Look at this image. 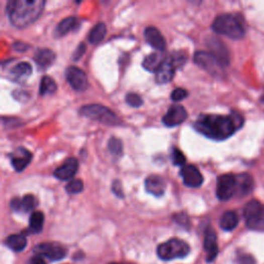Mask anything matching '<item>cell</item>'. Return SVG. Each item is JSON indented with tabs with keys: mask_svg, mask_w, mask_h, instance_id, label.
<instances>
[{
	"mask_svg": "<svg viewBox=\"0 0 264 264\" xmlns=\"http://www.w3.org/2000/svg\"><path fill=\"white\" fill-rule=\"evenodd\" d=\"M45 216L42 212H33L29 219V230L32 233L42 232L44 227Z\"/></svg>",
	"mask_w": 264,
	"mask_h": 264,
	"instance_id": "29",
	"label": "cell"
},
{
	"mask_svg": "<svg viewBox=\"0 0 264 264\" xmlns=\"http://www.w3.org/2000/svg\"><path fill=\"white\" fill-rule=\"evenodd\" d=\"M85 51H86V46H85V44H80L78 47H77V49L75 50V52H74V54H73V56H72V59L73 60H78L80 57H82L84 54H85Z\"/></svg>",
	"mask_w": 264,
	"mask_h": 264,
	"instance_id": "38",
	"label": "cell"
},
{
	"mask_svg": "<svg viewBox=\"0 0 264 264\" xmlns=\"http://www.w3.org/2000/svg\"><path fill=\"white\" fill-rule=\"evenodd\" d=\"M77 26H78V20L75 17H68L66 19H63L62 21L57 25L55 29V35L61 37L67 34L69 31L74 30Z\"/></svg>",
	"mask_w": 264,
	"mask_h": 264,
	"instance_id": "25",
	"label": "cell"
},
{
	"mask_svg": "<svg viewBox=\"0 0 264 264\" xmlns=\"http://www.w3.org/2000/svg\"><path fill=\"white\" fill-rule=\"evenodd\" d=\"M212 28L216 33L228 36L232 39H239L245 35V28L240 20L231 14L218 16L215 19Z\"/></svg>",
	"mask_w": 264,
	"mask_h": 264,
	"instance_id": "3",
	"label": "cell"
},
{
	"mask_svg": "<svg viewBox=\"0 0 264 264\" xmlns=\"http://www.w3.org/2000/svg\"><path fill=\"white\" fill-rule=\"evenodd\" d=\"M238 224V217L235 212L227 211L222 215L220 219V227L223 230L231 231L233 230Z\"/></svg>",
	"mask_w": 264,
	"mask_h": 264,
	"instance_id": "27",
	"label": "cell"
},
{
	"mask_svg": "<svg viewBox=\"0 0 264 264\" xmlns=\"http://www.w3.org/2000/svg\"><path fill=\"white\" fill-rule=\"evenodd\" d=\"M205 250L207 253V261L212 262L216 259L219 249L217 243V235L213 228L209 227L205 233Z\"/></svg>",
	"mask_w": 264,
	"mask_h": 264,
	"instance_id": "18",
	"label": "cell"
},
{
	"mask_svg": "<svg viewBox=\"0 0 264 264\" xmlns=\"http://www.w3.org/2000/svg\"><path fill=\"white\" fill-rule=\"evenodd\" d=\"M57 90V85L55 80L48 75L43 76V78L40 79L39 84V94L40 95H51L55 93Z\"/></svg>",
	"mask_w": 264,
	"mask_h": 264,
	"instance_id": "30",
	"label": "cell"
},
{
	"mask_svg": "<svg viewBox=\"0 0 264 264\" xmlns=\"http://www.w3.org/2000/svg\"><path fill=\"white\" fill-rule=\"evenodd\" d=\"M217 197L222 200H229L236 194V178L233 174H223L217 181Z\"/></svg>",
	"mask_w": 264,
	"mask_h": 264,
	"instance_id": "7",
	"label": "cell"
},
{
	"mask_svg": "<svg viewBox=\"0 0 264 264\" xmlns=\"http://www.w3.org/2000/svg\"><path fill=\"white\" fill-rule=\"evenodd\" d=\"M65 76L67 82L72 89L76 91H85L88 87V78L80 68L76 66H69L65 71Z\"/></svg>",
	"mask_w": 264,
	"mask_h": 264,
	"instance_id": "10",
	"label": "cell"
},
{
	"mask_svg": "<svg viewBox=\"0 0 264 264\" xmlns=\"http://www.w3.org/2000/svg\"><path fill=\"white\" fill-rule=\"evenodd\" d=\"M32 67L28 62H20L10 70V78L16 83H23L30 76Z\"/></svg>",
	"mask_w": 264,
	"mask_h": 264,
	"instance_id": "21",
	"label": "cell"
},
{
	"mask_svg": "<svg viewBox=\"0 0 264 264\" xmlns=\"http://www.w3.org/2000/svg\"><path fill=\"white\" fill-rule=\"evenodd\" d=\"M6 245L15 252H21L27 246V239L23 234H12L6 239Z\"/></svg>",
	"mask_w": 264,
	"mask_h": 264,
	"instance_id": "26",
	"label": "cell"
},
{
	"mask_svg": "<svg viewBox=\"0 0 264 264\" xmlns=\"http://www.w3.org/2000/svg\"><path fill=\"white\" fill-rule=\"evenodd\" d=\"M236 194L242 196L247 195L253 190V179L247 174L241 173L236 175Z\"/></svg>",
	"mask_w": 264,
	"mask_h": 264,
	"instance_id": "23",
	"label": "cell"
},
{
	"mask_svg": "<svg viewBox=\"0 0 264 264\" xmlns=\"http://www.w3.org/2000/svg\"><path fill=\"white\" fill-rule=\"evenodd\" d=\"M45 5L44 0H11L7 5L10 22L17 28H25L42 15Z\"/></svg>",
	"mask_w": 264,
	"mask_h": 264,
	"instance_id": "2",
	"label": "cell"
},
{
	"mask_svg": "<svg viewBox=\"0 0 264 264\" xmlns=\"http://www.w3.org/2000/svg\"><path fill=\"white\" fill-rule=\"evenodd\" d=\"M243 217L246 224L250 229L262 230L264 229V206L257 200L248 202L243 210Z\"/></svg>",
	"mask_w": 264,
	"mask_h": 264,
	"instance_id": "6",
	"label": "cell"
},
{
	"mask_svg": "<svg viewBox=\"0 0 264 264\" xmlns=\"http://www.w3.org/2000/svg\"><path fill=\"white\" fill-rule=\"evenodd\" d=\"M194 62L213 75H218L221 73L222 66L219 63V61L216 59V57L211 53L204 51H199L195 53Z\"/></svg>",
	"mask_w": 264,
	"mask_h": 264,
	"instance_id": "9",
	"label": "cell"
},
{
	"mask_svg": "<svg viewBox=\"0 0 264 264\" xmlns=\"http://www.w3.org/2000/svg\"><path fill=\"white\" fill-rule=\"evenodd\" d=\"M209 47L211 49V54H213L216 57L221 66L222 67L228 66L230 58H229V53L226 47L224 46V44H222L220 39L213 37L209 42Z\"/></svg>",
	"mask_w": 264,
	"mask_h": 264,
	"instance_id": "15",
	"label": "cell"
},
{
	"mask_svg": "<svg viewBox=\"0 0 264 264\" xmlns=\"http://www.w3.org/2000/svg\"><path fill=\"white\" fill-rule=\"evenodd\" d=\"M164 61H165V58L162 54L152 53L144 59L143 66L145 69H147L149 71L156 72L161 67V65L163 64Z\"/></svg>",
	"mask_w": 264,
	"mask_h": 264,
	"instance_id": "24",
	"label": "cell"
},
{
	"mask_svg": "<svg viewBox=\"0 0 264 264\" xmlns=\"http://www.w3.org/2000/svg\"><path fill=\"white\" fill-rule=\"evenodd\" d=\"M111 264H122V263H111Z\"/></svg>",
	"mask_w": 264,
	"mask_h": 264,
	"instance_id": "41",
	"label": "cell"
},
{
	"mask_svg": "<svg viewBox=\"0 0 264 264\" xmlns=\"http://www.w3.org/2000/svg\"><path fill=\"white\" fill-rule=\"evenodd\" d=\"M109 151L110 153L115 156V157H120L123 153V145H122V141L119 138L112 137L109 140Z\"/></svg>",
	"mask_w": 264,
	"mask_h": 264,
	"instance_id": "31",
	"label": "cell"
},
{
	"mask_svg": "<svg viewBox=\"0 0 264 264\" xmlns=\"http://www.w3.org/2000/svg\"><path fill=\"white\" fill-rule=\"evenodd\" d=\"M171 159H172V163L177 166H184L186 163V158L184 153L180 151L178 148L172 149V154H171Z\"/></svg>",
	"mask_w": 264,
	"mask_h": 264,
	"instance_id": "33",
	"label": "cell"
},
{
	"mask_svg": "<svg viewBox=\"0 0 264 264\" xmlns=\"http://www.w3.org/2000/svg\"><path fill=\"white\" fill-rule=\"evenodd\" d=\"M145 38L147 40V43L151 45L154 49L162 52L164 51L166 48V42L163 35L161 34V32L155 28V27H148L145 30Z\"/></svg>",
	"mask_w": 264,
	"mask_h": 264,
	"instance_id": "20",
	"label": "cell"
},
{
	"mask_svg": "<svg viewBox=\"0 0 264 264\" xmlns=\"http://www.w3.org/2000/svg\"><path fill=\"white\" fill-rule=\"evenodd\" d=\"M14 47H15L16 51H26V48H27V46H26L25 44L20 43V42L16 43V44L14 45Z\"/></svg>",
	"mask_w": 264,
	"mask_h": 264,
	"instance_id": "40",
	"label": "cell"
},
{
	"mask_svg": "<svg viewBox=\"0 0 264 264\" xmlns=\"http://www.w3.org/2000/svg\"><path fill=\"white\" fill-rule=\"evenodd\" d=\"M181 177L183 178V181H184V184L191 188H198L204 183V177L192 164L184 165L182 167Z\"/></svg>",
	"mask_w": 264,
	"mask_h": 264,
	"instance_id": "13",
	"label": "cell"
},
{
	"mask_svg": "<svg viewBox=\"0 0 264 264\" xmlns=\"http://www.w3.org/2000/svg\"><path fill=\"white\" fill-rule=\"evenodd\" d=\"M84 189V183L80 180H72L65 186V190L69 194L80 193Z\"/></svg>",
	"mask_w": 264,
	"mask_h": 264,
	"instance_id": "32",
	"label": "cell"
},
{
	"mask_svg": "<svg viewBox=\"0 0 264 264\" xmlns=\"http://www.w3.org/2000/svg\"><path fill=\"white\" fill-rule=\"evenodd\" d=\"M34 253L50 259L51 261L62 260L66 256V250L58 242H43L34 248Z\"/></svg>",
	"mask_w": 264,
	"mask_h": 264,
	"instance_id": "8",
	"label": "cell"
},
{
	"mask_svg": "<svg viewBox=\"0 0 264 264\" xmlns=\"http://www.w3.org/2000/svg\"><path fill=\"white\" fill-rule=\"evenodd\" d=\"M146 190L154 196H162L165 192L166 183L165 180L156 174H152L146 179L145 182Z\"/></svg>",
	"mask_w": 264,
	"mask_h": 264,
	"instance_id": "17",
	"label": "cell"
},
{
	"mask_svg": "<svg viewBox=\"0 0 264 264\" xmlns=\"http://www.w3.org/2000/svg\"><path fill=\"white\" fill-rule=\"evenodd\" d=\"M55 59L56 55L50 49H39L34 55L36 64L42 69H47L48 67H50L55 62Z\"/></svg>",
	"mask_w": 264,
	"mask_h": 264,
	"instance_id": "22",
	"label": "cell"
},
{
	"mask_svg": "<svg viewBox=\"0 0 264 264\" xmlns=\"http://www.w3.org/2000/svg\"><path fill=\"white\" fill-rule=\"evenodd\" d=\"M112 190L114 192V194L120 198H124V192H123V188H122V184L120 183V181H114L113 183V186H112Z\"/></svg>",
	"mask_w": 264,
	"mask_h": 264,
	"instance_id": "37",
	"label": "cell"
},
{
	"mask_svg": "<svg viewBox=\"0 0 264 264\" xmlns=\"http://www.w3.org/2000/svg\"><path fill=\"white\" fill-rule=\"evenodd\" d=\"M10 159L15 170L18 172H21L29 165L32 160V154L27 149L21 147L15 149L10 154Z\"/></svg>",
	"mask_w": 264,
	"mask_h": 264,
	"instance_id": "11",
	"label": "cell"
},
{
	"mask_svg": "<svg viewBox=\"0 0 264 264\" xmlns=\"http://www.w3.org/2000/svg\"><path fill=\"white\" fill-rule=\"evenodd\" d=\"M28 264H48L47 261L45 260V258L40 255H34L33 257H31L28 261Z\"/></svg>",
	"mask_w": 264,
	"mask_h": 264,
	"instance_id": "39",
	"label": "cell"
},
{
	"mask_svg": "<svg viewBox=\"0 0 264 264\" xmlns=\"http://www.w3.org/2000/svg\"><path fill=\"white\" fill-rule=\"evenodd\" d=\"M189 252L190 247L188 243L179 238H171L165 242H162L157 248L158 257L165 261L184 258Z\"/></svg>",
	"mask_w": 264,
	"mask_h": 264,
	"instance_id": "5",
	"label": "cell"
},
{
	"mask_svg": "<svg viewBox=\"0 0 264 264\" xmlns=\"http://www.w3.org/2000/svg\"><path fill=\"white\" fill-rule=\"evenodd\" d=\"M186 119L187 111L185 110V108L180 105H173L168 109L163 118H162V122L167 127H174L182 124Z\"/></svg>",
	"mask_w": 264,
	"mask_h": 264,
	"instance_id": "12",
	"label": "cell"
},
{
	"mask_svg": "<svg viewBox=\"0 0 264 264\" xmlns=\"http://www.w3.org/2000/svg\"><path fill=\"white\" fill-rule=\"evenodd\" d=\"M236 264H256L253 256L249 254H240L236 257Z\"/></svg>",
	"mask_w": 264,
	"mask_h": 264,
	"instance_id": "36",
	"label": "cell"
},
{
	"mask_svg": "<svg viewBox=\"0 0 264 264\" xmlns=\"http://www.w3.org/2000/svg\"><path fill=\"white\" fill-rule=\"evenodd\" d=\"M126 103L132 108H139L143 105V99L135 93H129L126 95Z\"/></svg>",
	"mask_w": 264,
	"mask_h": 264,
	"instance_id": "34",
	"label": "cell"
},
{
	"mask_svg": "<svg viewBox=\"0 0 264 264\" xmlns=\"http://www.w3.org/2000/svg\"><path fill=\"white\" fill-rule=\"evenodd\" d=\"M187 96H188V92L185 89L177 88L172 91L170 97H171L172 101H181L183 99H185Z\"/></svg>",
	"mask_w": 264,
	"mask_h": 264,
	"instance_id": "35",
	"label": "cell"
},
{
	"mask_svg": "<svg viewBox=\"0 0 264 264\" xmlns=\"http://www.w3.org/2000/svg\"><path fill=\"white\" fill-rule=\"evenodd\" d=\"M243 125V118L236 112L229 116L201 115L194 122L195 130L214 140H225Z\"/></svg>",
	"mask_w": 264,
	"mask_h": 264,
	"instance_id": "1",
	"label": "cell"
},
{
	"mask_svg": "<svg viewBox=\"0 0 264 264\" xmlns=\"http://www.w3.org/2000/svg\"><path fill=\"white\" fill-rule=\"evenodd\" d=\"M82 116L100 122L105 125L109 126H118L121 124V120L118 116L111 111L109 108L100 105H87L83 106L79 110Z\"/></svg>",
	"mask_w": 264,
	"mask_h": 264,
	"instance_id": "4",
	"label": "cell"
},
{
	"mask_svg": "<svg viewBox=\"0 0 264 264\" xmlns=\"http://www.w3.org/2000/svg\"><path fill=\"white\" fill-rule=\"evenodd\" d=\"M175 66L173 65L170 58H166L163 64L156 71L155 79L158 84H167L174 76Z\"/></svg>",
	"mask_w": 264,
	"mask_h": 264,
	"instance_id": "19",
	"label": "cell"
},
{
	"mask_svg": "<svg viewBox=\"0 0 264 264\" xmlns=\"http://www.w3.org/2000/svg\"><path fill=\"white\" fill-rule=\"evenodd\" d=\"M107 34V26L105 23H98L96 24L90 31L88 35V40L90 44L97 45L103 42V39L106 37Z\"/></svg>",
	"mask_w": 264,
	"mask_h": 264,
	"instance_id": "28",
	"label": "cell"
},
{
	"mask_svg": "<svg viewBox=\"0 0 264 264\" xmlns=\"http://www.w3.org/2000/svg\"><path fill=\"white\" fill-rule=\"evenodd\" d=\"M38 205L37 198L32 194H27L22 198L15 197L11 201V208L18 213H28L36 209Z\"/></svg>",
	"mask_w": 264,
	"mask_h": 264,
	"instance_id": "14",
	"label": "cell"
},
{
	"mask_svg": "<svg viewBox=\"0 0 264 264\" xmlns=\"http://www.w3.org/2000/svg\"><path fill=\"white\" fill-rule=\"evenodd\" d=\"M78 168V162L75 158H68L64 163L54 171L55 178L61 181H68L74 177Z\"/></svg>",
	"mask_w": 264,
	"mask_h": 264,
	"instance_id": "16",
	"label": "cell"
}]
</instances>
